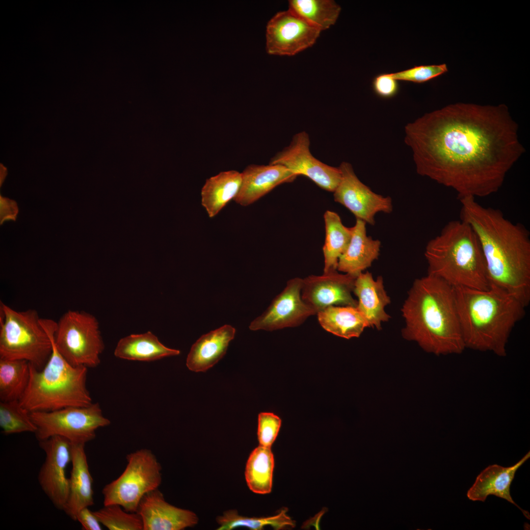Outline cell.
<instances>
[{
	"instance_id": "cell-20",
	"label": "cell",
	"mask_w": 530,
	"mask_h": 530,
	"mask_svg": "<svg viewBox=\"0 0 530 530\" xmlns=\"http://www.w3.org/2000/svg\"><path fill=\"white\" fill-rule=\"evenodd\" d=\"M85 445L72 444L69 495L63 511L73 521H76L80 509L94 504L93 480L89 469Z\"/></svg>"
},
{
	"instance_id": "cell-7",
	"label": "cell",
	"mask_w": 530,
	"mask_h": 530,
	"mask_svg": "<svg viewBox=\"0 0 530 530\" xmlns=\"http://www.w3.org/2000/svg\"><path fill=\"white\" fill-rule=\"evenodd\" d=\"M0 358L23 360L41 370L53 347L56 322L40 318L37 311H16L0 302Z\"/></svg>"
},
{
	"instance_id": "cell-29",
	"label": "cell",
	"mask_w": 530,
	"mask_h": 530,
	"mask_svg": "<svg viewBox=\"0 0 530 530\" xmlns=\"http://www.w3.org/2000/svg\"><path fill=\"white\" fill-rule=\"evenodd\" d=\"M30 364L26 360L0 358V400H20L27 387Z\"/></svg>"
},
{
	"instance_id": "cell-37",
	"label": "cell",
	"mask_w": 530,
	"mask_h": 530,
	"mask_svg": "<svg viewBox=\"0 0 530 530\" xmlns=\"http://www.w3.org/2000/svg\"><path fill=\"white\" fill-rule=\"evenodd\" d=\"M76 521H78L84 530H101V524L93 511L88 507L80 509L77 513Z\"/></svg>"
},
{
	"instance_id": "cell-5",
	"label": "cell",
	"mask_w": 530,
	"mask_h": 530,
	"mask_svg": "<svg viewBox=\"0 0 530 530\" xmlns=\"http://www.w3.org/2000/svg\"><path fill=\"white\" fill-rule=\"evenodd\" d=\"M424 255L427 274L453 287L482 290L490 288L478 239L470 226L461 219L449 222L427 242Z\"/></svg>"
},
{
	"instance_id": "cell-17",
	"label": "cell",
	"mask_w": 530,
	"mask_h": 530,
	"mask_svg": "<svg viewBox=\"0 0 530 530\" xmlns=\"http://www.w3.org/2000/svg\"><path fill=\"white\" fill-rule=\"evenodd\" d=\"M136 512L142 519L143 530H182L198 522L194 512L169 504L158 489L143 497Z\"/></svg>"
},
{
	"instance_id": "cell-13",
	"label": "cell",
	"mask_w": 530,
	"mask_h": 530,
	"mask_svg": "<svg viewBox=\"0 0 530 530\" xmlns=\"http://www.w3.org/2000/svg\"><path fill=\"white\" fill-rule=\"evenodd\" d=\"M39 444L45 454L38 475L39 485L53 504L63 510L69 495L66 469L71 463L72 444L64 437L53 436Z\"/></svg>"
},
{
	"instance_id": "cell-3",
	"label": "cell",
	"mask_w": 530,
	"mask_h": 530,
	"mask_svg": "<svg viewBox=\"0 0 530 530\" xmlns=\"http://www.w3.org/2000/svg\"><path fill=\"white\" fill-rule=\"evenodd\" d=\"M402 335L436 355L459 354L466 347L453 287L427 274L413 283L401 310Z\"/></svg>"
},
{
	"instance_id": "cell-10",
	"label": "cell",
	"mask_w": 530,
	"mask_h": 530,
	"mask_svg": "<svg viewBox=\"0 0 530 530\" xmlns=\"http://www.w3.org/2000/svg\"><path fill=\"white\" fill-rule=\"evenodd\" d=\"M30 416L36 427L34 434L38 441L59 436L72 444H85L95 438L98 428L110 424L98 403L84 407L33 412Z\"/></svg>"
},
{
	"instance_id": "cell-24",
	"label": "cell",
	"mask_w": 530,
	"mask_h": 530,
	"mask_svg": "<svg viewBox=\"0 0 530 530\" xmlns=\"http://www.w3.org/2000/svg\"><path fill=\"white\" fill-rule=\"evenodd\" d=\"M180 353L179 350L165 346L150 331L122 338L114 352V355L120 359L146 362L177 356Z\"/></svg>"
},
{
	"instance_id": "cell-6",
	"label": "cell",
	"mask_w": 530,
	"mask_h": 530,
	"mask_svg": "<svg viewBox=\"0 0 530 530\" xmlns=\"http://www.w3.org/2000/svg\"><path fill=\"white\" fill-rule=\"evenodd\" d=\"M87 373V368L69 364L53 341L45 366L38 370L30 364L29 382L20 403L30 412L88 406L92 400L86 387Z\"/></svg>"
},
{
	"instance_id": "cell-16",
	"label": "cell",
	"mask_w": 530,
	"mask_h": 530,
	"mask_svg": "<svg viewBox=\"0 0 530 530\" xmlns=\"http://www.w3.org/2000/svg\"><path fill=\"white\" fill-rule=\"evenodd\" d=\"M356 277L339 273L337 270L321 275H309L303 279L301 298L317 314L330 306L356 307L357 301L352 292Z\"/></svg>"
},
{
	"instance_id": "cell-32",
	"label": "cell",
	"mask_w": 530,
	"mask_h": 530,
	"mask_svg": "<svg viewBox=\"0 0 530 530\" xmlns=\"http://www.w3.org/2000/svg\"><path fill=\"white\" fill-rule=\"evenodd\" d=\"M0 427L5 435L35 433L36 431L30 412L22 406L19 400L0 401Z\"/></svg>"
},
{
	"instance_id": "cell-22",
	"label": "cell",
	"mask_w": 530,
	"mask_h": 530,
	"mask_svg": "<svg viewBox=\"0 0 530 530\" xmlns=\"http://www.w3.org/2000/svg\"><path fill=\"white\" fill-rule=\"evenodd\" d=\"M366 224L356 219L348 245L339 259L337 270L357 277L378 259L381 242L368 236Z\"/></svg>"
},
{
	"instance_id": "cell-15",
	"label": "cell",
	"mask_w": 530,
	"mask_h": 530,
	"mask_svg": "<svg viewBox=\"0 0 530 530\" xmlns=\"http://www.w3.org/2000/svg\"><path fill=\"white\" fill-rule=\"evenodd\" d=\"M302 282L303 279L298 277L290 279L266 310L250 323L249 329L271 331L295 327L317 314L301 298Z\"/></svg>"
},
{
	"instance_id": "cell-33",
	"label": "cell",
	"mask_w": 530,
	"mask_h": 530,
	"mask_svg": "<svg viewBox=\"0 0 530 530\" xmlns=\"http://www.w3.org/2000/svg\"><path fill=\"white\" fill-rule=\"evenodd\" d=\"M93 512L101 524L109 530H143L140 515L128 512L118 504L104 505Z\"/></svg>"
},
{
	"instance_id": "cell-26",
	"label": "cell",
	"mask_w": 530,
	"mask_h": 530,
	"mask_svg": "<svg viewBox=\"0 0 530 530\" xmlns=\"http://www.w3.org/2000/svg\"><path fill=\"white\" fill-rule=\"evenodd\" d=\"M241 182V173L236 170L221 172L206 180L201 190V202L210 217L215 216L234 200Z\"/></svg>"
},
{
	"instance_id": "cell-18",
	"label": "cell",
	"mask_w": 530,
	"mask_h": 530,
	"mask_svg": "<svg viewBox=\"0 0 530 530\" xmlns=\"http://www.w3.org/2000/svg\"><path fill=\"white\" fill-rule=\"evenodd\" d=\"M240 189L234 199L238 204H253L278 186L293 182L298 176L279 164H251L241 173Z\"/></svg>"
},
{
	"instance_id": "cell-34",
	"label": "cell",
	"mask_w": 530,
	"mask_h": 530,
	"mask_svg": "<svg viewBox=\"0 0 530 530\" xmlns=\"http://www.w3.org/2000/svg\"><path fill=\"white\" fill-rule=\"evenodd\" d=\"M448 70L446 64L420 65L390 74L398 81L421 83L435 79L445 74Z\"/></svg>"
},
{
	"instance_id": "cell-23",
	"label": "cell",
	"mask_w": 530,
	"mask_h": 530,
	"mask_svg": "<svg viewBox=\"0 0 530 530\" xmlns=\"http://www.w3.org/2000/svg\"><path fill=\"white\" fill-rule=\"evenodd\" d=\"M235 334V328L226 324L202 335L192 345L187 355V368L198 372L212 367L224 356Z\"/></svg>"
},
{
	"instance_id": "cell-25",
	"label": "cell",
	"mask_w": 530,
	"mask_h": 530,
	"mask_svg": "<svg viewBox=\"0 0 530 530\" xmlns=\"http://www.w3.org/2000/svg\"><path fill=\"white\" fill-rule=\"evenodd\" d=\"M317 314L324 330L346 339L359 337L366 328L370 327L356 306H330Z\"/></svg>"
},
{
	"instance_id": "cell-8",
	"label": "cell",
	"mask_w": 530,
	"mask_h": 530,
	"mask_svg": "<svg viewBox=\"0 0 530 530\" xmlns=\"http://www.w3.org/2000/svg\"><path fill=\"white\" fill-rule=\"evenodd\" d=\"M127 464L121 475L102 490L104 505L118 504L126 511L136 512L143 497L156 490L161 480V466L156 455L147 449L127 454Z\"/></svg>"
},
{
	"instance_id": "cell-1",
	"label": "cell",
	"mask_w": 530,
	"mask_h": 530,
	"mask_svg": "<svg viewBox=\"0 0 530 530\" xmlns=\"http://www.w3.org/2000/svg\"><path fill=\"white\" fill-rule=\"evenodd\" d=\"M507 107L457 103L405 127L417 173L453 189L458 199L497 192L524 152Z\"/></svg>"
},
{
	"instance_id": "cell-4",
	"label": "cell",
	"mask_w": 530,
	"mask_h": 530,
	"mask_svg": "<svg viewBox=\"0 0 530 530\" xmlns=\"http://www.w3.org/2000/svg\"><path fill=\"white\" fill-rule=\"evenodd\" d=\"M462 337L466 348L506 355L513 328L525 315L519 300L494 286L486 290L453 287Z\"/></svg>"
},
{
	"instance_id": "cell-2",
	"label": "cell",
	"mask_w": 530,
	"mask_h": 530,
	"mask_svg": "<svg viewBox=\"0 0 530 530\" xmlns=\"http://www.w3.org/2000/svg\"><path fill=\"white\" fill-rule=\"evenodd\" d=\"M460 219L475 232L483 255L490 286L515 297L525 307L530 301V236L520 223L501 211L485 207L474 197L459 199Z\"/></svg>"
},
{
	"instance_id": "cell-30",
	"label": "cell",
	"mask_w": 530,
	"mask_h": 530,
	"mask_svg": "<svg viewBox=\"0 0 530 530\" xmlns=\"http://www.w3.org/2000/svg\"><path fill=\"white\" fill-rule=\"evenodd\" d=\"M289 8L321 31L335 24L341 10L332 0H291Z\"/></svg>"
},
{
	"instance_id": "cell-19",
	"label": "cell",
	"mask_w": 530,
	"mask_h": 530,
	"mask_svg": "<svg viewBox=\"0 0 530 530\" xmlns=\"http://www.w3.org/2000/svg\"><path fill=\"white\" fill-rule=\"evenodd\" d=\"M530 457L529 451L514 465L504 467L494 464L488 466L476 477L475 482L467 493L468 498L473 501L484 502L489 495L504 499L516 506L525 517L530 520L528 511L522 509L513 500L510 487L517 470Z\"/></svg>"
},
{
	"instance_id": "cell-14",
	"label": "cell",
	"mask_w": 530,
	"mask_h": 530,
	"mask_svg": "<svg viewBox=\"0 0 530 530\" xmlns=\"http://www.w3.org/2000/svg\"><path fill=\"white\" fill-rule=\"evenodd\" d=\"M339 168L341 179L333 192L334 200L347 208L356 219L373 225L377 213L393 211L391 197L375 193L361 182L350 163L344 161Z\"/></svg>"
},
{
	"instance_id": "cell-9",
	"label": "cell",
	"mask_w": 530,
	"mask_h": 530,
	"mask_svg": "<svg viewBox=\"0 0 530 530\" xmlns=\"http://www.w3.org/2000/svg\"><path fill=\"white\" fill-rule=\"evenodd\" d=\"M53 341L60 354L73 366L94 368L100 363L104 344L96 318L88 313L66 312L56 322Z\"/></svg>"
},
{
	"instance_id": "cell-31",
	"label": "cell",
	"mask_w": 530,
	"mask_h": 530,
	"mask_svg": "<svg viewBox=\"0 0 530 530\" xmlns=\"http://www.w3.org/2000/svg\"><path fill=\"white\" fill-rule=\"evenodd\" d=\"M286 508L282 509L276 515L267 517H247L238 515L236 510H230L218 516L216 521L219 525L218 530H231L238 527H246L251 530H260L266 526L275 530L294 528L295 523L287 514Z\"/></svg>"
},
{
	"instance_id": "cell-27",
	"label": "cell",
	"mask_w": 530,
	"mask_h": 530,
	"mask_svg": "<svg viewBox=\"0 0 530 530\" xmlns=\"http://www.w3.org/2000/svg\"><path fill=\"white\" fill-rule=\"evenodd\" d=\"M325 238L322 250L323 273L337 270L338 260L347 247L352 235V227L345 226L339 215L326 211L324 214Z\"/></svg>"
},
{
	"instance_id": "cell-35",
	"label": "cell",
	"mask_w": 530,
	"mask_h": 530,
	"mask_svg": "<svg viewBox=\"0 0 530 530\" xmlns=\"http://www.w3.org/2000/svg\"><path fill=\"white\" fill-rule=\"evenodd\" d=\"M281 420L271 412H261L258 415L257 436L259 445L271 448L281 425Z\"/></svg>"
},
{
	"instance_id": "cell-21",
	"label": "cell",
	"mask_w": 530,
	"mask_h": 530,
	"mask_svg": "<svg viewBox=\"0 0 530 530\" xmlns=\"http://www.w3.org/2000/svg\"><path fill=\"white\" fill-rule=\"evenodd\" d=\"M382 276L374 279L372 274L361 273L356 278L353 292L358 297L357 308L367 320L369 326L381 329V323L389 321L391 317L385 311L391 303L390 297L384 289Z\"/></svg>"
},
{
	"instance_id": "cell-12",
	"label": "cell",
	"mask_w": 530,
	"mask_h": 530,
	"mask_svg": "<svg viewBox=\"0 0 530 530\" xmlns=\"http://www.w3.org/2000/svg\"><path fill=\"white\" fill-rule=\"evenodd\" d=\"M321 31L289 8L277 13L268 22L266 51L273 55H295L313 45Z\"/></svg>"
},
{
	"instance_id": "cell-36",
	"label": "cell",
	"mask_w": 530,
	"mask_h": 530,
	"mask_svg": "<svg viewBox=\"0 0 530 530\" xmlns=\"http://www.w3.org/2000/svg\"><path fill=\"white\" fill-rule=\"evenodd\" d=\"M374 93L383 98H391L396 96L399 90L398 81L390 73L380 74L375 76L372 81Z\"/></svg>"
},
{
	"instance_id": "cell-28",
	"label": "cell",
	"mask_w": 530,
	"mask_h": 530,
	"mask_svg": "<svg viewBox=\"0 0 530 530\" xmlns=\"http://www.w3.org/2000/svg\"><path fill=\"white\" fill-rule=\"evenodd\" d=\"M274 458L271 448L259 445L250 453L247 460L245 478L253 492L266 494L271 492Z\"/></svg>"
},
{
	"instance_id": "cell-11",
	"label": "cell",
	"mask_w": 530,
	"mask_h": 530,
	"mask_svg": "<svg viewBox=\"0 0 530 530\" xmlns=\"http://www.w3.org/2000/svg\"><path fill=\"white\" fill-rule=\"evenodd\" d=\"M310 144L308 133L299 132L289 146L271 159L269 164L282 165L298 176L308 177L320 188L333 192L341 179L340 169L315 158L310 152Z\"/></svg>"
}]
</instances>
